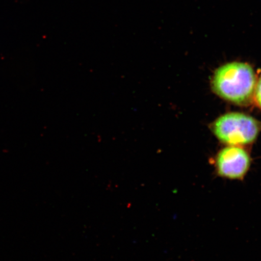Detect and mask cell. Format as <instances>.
Wrapping results in <instances>:
<instances>
[{"instance_id": "cell-1", "label": "cell", "mask_w": 261, "mask_h": 261, "mask_svg": "<svg viewBox=\"0 0 261 261\" xmlns=\"http://www.w3.org/2000/svg\"><path fill=\"white\" fill-rule=\"evenodd\" d=\"M256 82L250 65L233 62L222 65L215 71L212 88L217 95L227 102L246 106L254 99Z\"/></svg>"}, {"instance_id": "cell-2", "label": "cell", "mask_w": 261, "mask_h": 261, "mask_svg": "<svg viewBox=\"0 0 261 261\" xmlns=\"http://www.w3.org/2000/svg\"><path fill=\"white\" fill-rule=\"evenodd\" d=\"M211 128L224 144L244 147L255 141L261 132V122L246 114L228 113L215 120Z\"/></svg>"}, {"instance_id": "cell-3", "label": "cell", "mask_w": 261, "mask_h": 261, "mask_svg": "<svg viewBox=\"0 0 261 261\" xmlns=\"http://www.w3.org/2000/svg\"><path fill=\"white\" fill-rule=\"evenodd\" d=\"M214 165L220 177L231 180H242L250 170L252 159L243 147L227 146L215 155Z\"/></svg>"}, {"instance_id": "cell-4", "label": "cell", "mask_w": 261, "mask_h": 261, "mask_svg": "<svg viewBox=\"0 0 261 261\" xmlns=\"http://www.w3.org/2000/svg\"><path fill=\"white\" fill-rule=\"evenodd\" d=\"M254 99H255L257 106L261 110V76L258 80H257Z\"/></svg>"}]
</instances>
